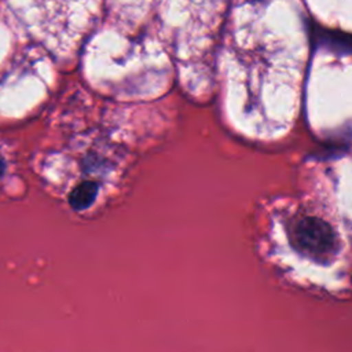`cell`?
<instances>
[{"label": "cell", "mask_w": 352, "mask_h": 352, "mask_svg": "<svg viewBox=\"0 0 352 352\" xmlns=\"http://www.w3.org/2000/svg\"><path fill=\"white\" fill-rule=\"evenodd\" d=\"M98 184L94 182H82L73 188L69 195V204L74 210H82L88 208L96 198Z\"/></svg>", "instance_id": "cell-2"}, {"label": "cell", "mask_w": 352, "mask_h": 352, "mask_svg": "<svg viewBox=\"0 0 352 352\" xmlns=\"http://www.w3.org/2000/svg\"><path fill=\"white\" fill-rule=\"evenodd\" d=\"M314 40L316 45H322L337 54H352V34L341 30H331L322 26H315Z\"/></svg>", "instance_id": "cell-1"}, {"label": "cell", "mask_w": 352, "mask_h": 352, "mask_svg": "<svg viewBox=\"0 0 352 352\" xmlns=\"http://www.w3.org/2000/svg\"><path fill=\"white\" fill-rule=\"evenodd\" d=\"M4 169H6V164H4L3 158L0 157V176L4 173Z\"/></svg>", "instance_id": "cell-3"}]
</instances>
